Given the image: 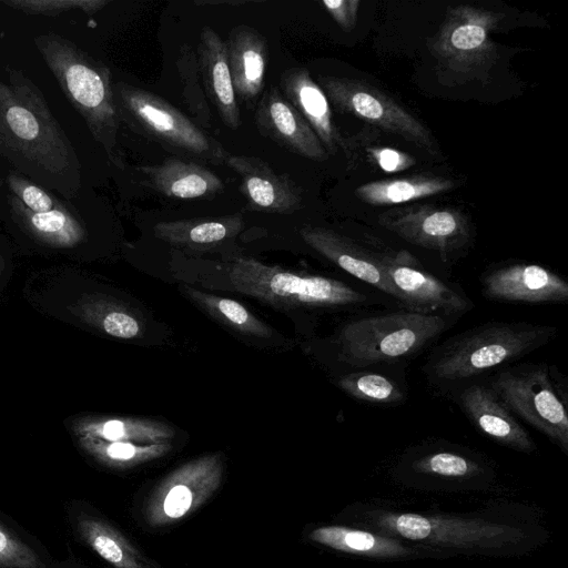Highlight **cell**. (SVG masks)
I'll use <instances>...</instances> for the list:
<instances>
[{
    "label": "cell",
    "instance_id": "cell-1",
    "mask_svg": "<svg viewBox=\"0 0 568 568\" xmlns=\"http://www.w3.org/2000/svg\"><path fill=\"white\" fill-rule=\"evenodd\" d=\"M0 79V155L28 180L65 199L82 185L75 149L33 81L6 67Z\"/></svg>",
    "mask_w": 568,
    "mask_h": 568
},
{
    "label": "cell",
    "instance_id": "cell-2",
    "mask_svg": "<svg viewBox=\"0 0 568 568\" xmlns=\"http://www.w3.org/2000/svg\"><path fill=\"white\" fill-rule=\"evenodd\" d=\"M556 334V327L537 323H485L436 347L424 371L435 384L462 386L535 352L549 343Z\"/></svg>",
    "mask_w": 568,
    "mask_h": 568
},
{
    "label": "cell",
    "instance_id": "cell-3",
    "mask_svg": "<svg viewBox=\"0 0 568 568\" xmlns=\"http://www.w3.org/2000/svg\"><path fill=\"white\" fill-rule=\"evenodd\" d=\"M33 41L94 140L101 144L109 159L120 165L116 150L120 119L109 68L55 32L39 34Z\"/></svg>",
    "mask_w": 568,
    "mask_h": 568
},
{
    "label": "cell",
    "instance_id": "cell-4",
    "mask_svg": "<svg viewBox=\"0 0 568 568\" xmlns=\"http://www.w3.org/2000/svg\"><path fill=\"white\" fill-rule=\"evenodd\" d=\"M452 325L450 316L402 310L345 323L336 337L338 356L355 368L410 358Z\"/></svg>",
    "mask_w": 568,
    "mask_h": 568
},
{
    "label": "cell",
    "instance_id": "cell-5",
    "mask_svg": "<svg viewBox=\"0 0 568 568\" xmlns=\"http://www.w3.org/2000/svg\"><path fill=\"white\" fill-rule=\"evenodd\" d=\"M560 372L545 363L508 365L498 369L489 386L516 416L542 433L568 454L566 382Z\"/></svg>",
    "mask_w": 568,
    "mask_h": 568
},
{
    "label": "cell",
    "instance_id": "cell-6",
    "mask_svg": "<svg viewBox=\"0 0 568 568\" xmlns=\"http://www.w3.org/2000/svg\"><path fill=\"white\" fill-rule=\"evenodd\" d=\"M234 287L275 307H355L368 296L326 276L294 273L251 257L236 258L230 268Z\"/></svg>",
    "mask_w": 568,
    "mask_h": 568
},
{
    "label": "cell",
    "instance_id": "cell-7",
    "mask_svg": "<svg viewBox=\"0 0 568 568\" xmlns=\"http://www.w3.org/2000/svg\"><path fill=\"white\" fill-rule=\"evenodd\" d=\"M368 526L381 535L465 552L497 550L523 540L524 530L480 518L372 511Z\"/></svg>",
    "mask_w": 568,
    "mask_h": 568
},
{
    "label": "cell",
    "instance_id": "cell-8",
    "mask_svg": "<svg viewBox=\"0 0 568 568\" xmlns=\"http://www.w3.org/2000/svg\"><path fill=\"white\" fill-rule=\"evenodd\" d=\"M113 93L119 119L134 131L190 156L225 161L227 155L217 141L159 95L122 82Z\"/></svg>",
    "mask_w": 568,
    "mask_h": 568
},
{
    "label": "cell",
    "instance_id": "cell-9",
    "mask_svg": "<svg viewBox=\"0 0 568 568\" xmlns=\"http://www.w3.org/2000/svg\"><path fill=\"white\" fill-rule=\"evenodd\" d=\"M223 471L220 453L194 458L175 468L151 493L144 507L146 524L173 525L197 510L219 489Z\"/></svg>",
    "mask_w": 568,
    "mask_h": 568
},
{
    "label": "cell",
    "instance_id": "cell-10",
    "mask_svg": "<svg viewBox=\"0 0 568 568\" xmlns=\"http://www.w3.org/2000/svg\"><path fill=\"white\" fill-rule=\"evenodd\" d=\"M320 82L332 103L343 113L395 134L416 145L430 149V132L415 116L377 88L354 79L321 77Z\"/></svg>",
    "mask_w": 568,
    "mask_h": 568
},
{
    "label": "cell",
    "instance_id": "cell-11",
    "mask_svg": "<svg viewBox=\"0 0 568 568\" xmlns=\"http://www.w3.org/2000/svg\"><path fill=\"white\" fill-rule=\"evenodd\" d=\"M500 17L471 6L454 8L436 34L434 54L457 72L476 71L487 65L495 54L490 31Z\"/></svg>",
    "mask_w": 568,
    "mask_h": 568
},
{
    "label": "cell",
    "instance_id": "cell-12",
    "mask_svg": "<svg viewBox=\"0 0 568 568\" xmlns=\"http://www.w3.org/2000/svg\"><path fill=\"white\" fill-rule=\"evenodd\" d=\"M382 265L407 311L453 317L474 307L463 292L424 271L408 252L382 255Z\"/></svg>",
    "mask_w": 568,
    "mask_h": 568
},
{
    "label": "cell",
    "instance_id": "cell-13",
    "mask_svg": "<svg viewBox=\"0 0 568 568\" xmlns=\"http://www.w3.org/2000/svg\"><path fill=\"white\" fill-rule=\"evenodd\" d=\"M378 222L406 242L442 255L464 247L470 240L467 217L453 207L414 205L394 209L383 213Z\"/></svg>",
    "mask_w": 568,
    "mask_h": 568
},
{
    "label": "cell",
    "instance_id": "cell-14",
    "mask_svg": "<svg viewBox=\"0 0 568 568\" xmlns=\"http://www.w3.org/2000/svg\"><path fill=\"white\" fill-rule=\"evenodd\" d=\"M483 294L496 302L559 304L568 301V283L541 265L505 264L481 275Z\"/></svg>",
    "mask_w": 568,
    "mask_h": 568
},
{
    "label": "cell",
    "instance_id": "cell-15",
    "mask_svg": "<svg viewBox=\"0 0 568 568\" xmlns=\"http://www.w3.org/2000/svg\"><path fill=\"white\" fill-rule=\"evenodd\" d=\"M456 402L469 422L491 440L523 453L536 449L528 432L488 384L470 382L462 385Z\"/></svg>",
    "mask_w": 568,
    "mask_h": 568
},
{
    "label": "cell",
    "instance_id": "cell-16",
    "mask_svg": "<svg viewBox=\"0 0 568 568\" xmlns=\"http://www.w3.org/2000/svg\"><path fill=\"white\" fill-rule=\"evenodd\" d=\"M300 234L306 244L326 260L403 305L400 294L383 268L382 255H375L328 229L306 226L301 229Z\"/></svg>",
    "mask_w": 568,
    "mask_h": 568
},
{
    "label": "cell",
    "instance_id": "cell-17",
    "mask_svg": "<svg viewBox=\"0 0 568 568\" xmlns=\"http://www.w3.org/2000/svg\"><path fill=\"white\" fill-rule=\"evenodd\" d=\"M255 120L261 134L286 150L315 161L327 158L312 128L276 88L262 97Z\"/></svg>",
    "mask_w": 568,
    "mask_h": 568
},
{
    "label": "cell",
    "instance_id": "cell-18",
    "mask_svg": "<svg viewBox=\"0 0 568 568\" xmlns=\"http://www.w3.org/2000/svg\"><path fill=\"white\" fill-rule=\"evenodd\" d=\"M241 181V191L256 210L291 214L302 205L301 189L255 156L227 155L224 161Z\"/></svg>",
    "mask_w": 568,
    "mask_h": 568
},
{
    "label": "cell",
    "instance_id": "cell-19",
    "mask_svg": "<svg viewBox=\"0 0 568 568\" xmlns=\"http://www.w3.org/2000/svg\"><path fill=\"white\" fill-rule=\"evenodd\" d=\"M281 88L285 99L312 128L326 152L334 154L337 149H343L344 139L334 124L327 97L306 69L285 71Z\"/></svg>",
    "mask_w": 568,
    "mask_h": 568
},
{
    "label": "cell",
    "instance_id": "cell-20",
    "mask_svg": "<svg viewBox=\"0 0 568 568\" xmlns=\"http://www.w3.org/2000/svg\"><path fill=\"white\" fill-rule=\"evenodd\" d=\"M197 62L204 89L223 123L232 130L240 125V110L229 68L225 42L206 27L197 45Z\"/></svg>",
    "mask_w": 568,
    "mask_h": 568
},
{
    "label": "cell",
    "instance_id": "cell-21",
    "mask_svg": "<svg viewBox=\"0 0 568 568\" xmlns=\"http://www.w3.org/2000/svg\"><path fill=\"white\" fill-rule=\"evenodd\" d=\"M225 47L235 94L247 102L255 100L264 87V38L251 27L239 26L230 32Z\"/></svg>",
    "mask_w": 568,
    "mask_h": 568
},
{
    "label": "cell",
    "instance_id": "cell-22",
    "mask_svg": "<svg viewBox=\"0 0 568 568\" xmlns=\"http://www.w3.org/2000/svg\"><path fill=\"white\" fill-rule=\"evenodd\" d=\"M146 183L156 192L174 199L212 196L223 190L221 179L203 165L170 158L160 164L141 166Z\"/></svg>",
    "mask_w": 568,
    "mask_h": 568
},
{
    "label": "cell",
    "instance_id": "cell-23",
    "mask_svg": "<svg viewBox=\"0 0 568 568\" xmlns=\"http://www.w3.org/2000/svg\"><path fill=\"white\" fill-rule=\"evenodd\" d=\"M13 219L39 242L53 247H73L84 240L82 223L60 202L53 210L36 213L14 195L9 196Z\"/></svg>",
    "mask_w": 568,
    "mask_h": 568
},
{
    "label": "cell",
    "instance_id": "cell-24",
    "mask_svg": "<svg viewBox=\"0 0 568 568\" xmlns=\"http://www.w3.org/2000/svg\"><path fill=\"white\" fill-rule=\"evenodd\" d=\"M79 437L136 444L168 443L174 429L160 420L136 417L85 416L72 423Z\"/></svg>",
    "mask_w": 568,
    "mask_h": 568
},
{
    "label": "cell",
    "instance_id": "cell-25",
    "mask_svg": "<svg viewBox=\"0 0 568 568\" xmlns=\"http://www.w3.org/2000/svg\"><path fill=\"white\" fill-rule=\"evenodd\" d=\"M83 541L114 568H160L108 521L88 514L77 517Z\"/></svg>",
    "mask_w": 568,
    "mask_h": 568
},
{
    "label": "cell",
    "instance_id": "cell-26",
    "mask_svg": "<svg viewBox=\"0 0 568 568\" xmlns=\"http://www.w3.org/2000/svg\"><path fill=\"white\" fill-rule=\"evenodd\" d=\"M308 539L341 552L373 558H407L414 554L397 538L343 526L318 527L310 532Z\"/></svg>",
    "mask_w": 568,
    "mask_h": 568
},
{
    "label": "cell",
    "instance_id": "cell-27",
    "mask_svg": "<svg viewBox=\"0 0 568 568\" xmlns=\"http://www.w3.org/2000/svg\"><path fill=\"white\" fill-rule=\"evenodd\" d=\"M454 185V181L445 176L422 173L368 182L359 185L355 195L369 205H394L438 195Z\"/></svg>",
    "mask_w": 568,
    "mask_h": 568
},
{
    "label": "cell",
    "instance_id": "cell-28",
    "mask_svg": "<svg viewBox=\"0 0 568 568\" xmlns=\"http://www.w3.org/2000/svg\"><path fill=\"white\" fill-rule=\"evenodd\" d=\"M242 226L241 215L199 217L158 223L154 234L174 245L200 248L235 236Z\"/></svg>",
    "mask_w": 568,
    "mask_h": 568
},
{
    "label": "cell",
    "instance_id": "cell-29",
    "mask_svg": "<svg viewBox=\"0 0 568 568\" xmlns=\"http://www.w3.org/2000/svg\"><path fill=\"white\" fill-rule=\"evenodd\" d=\"M70 310L87 324L112 337L131 339L142 334L140 320L126 306L103 295H83Z\"/></svg>",
    "mask_w": 568,
    "mask_h": 568
},
{
    "label": "cell",
    "instance_id": "cell-30",
    "mask_svg": "<svg viewBox=\"0 0 568 568\" xmlns=\"http://www.w3.org/2000/svg\"><path fill=\"white\" fill-rule=\"evenodd\" d=\"M79 446L94 460L110 468H132L161 458L172 449L170 443L136 444L79 437Z\"/></svg>",
    "mask_w": 568,
    "mask_h": 568
},
{
    "label": "cell",
    "instance_id": "cell-31",
    "mask_svg": "<svg viewBox=\"0 0 568 568\" xmlns=\"http://www.w3.org/2000/svg\"><path fill=\"white\" fill-rule=\"evenodd\" d=\"M185 293L212 317L242 334L258 338H270L273 335L271 327L237 301L190 287H185Z\"/></svg>",
    "mask_w": 568,
    "mask_h": 568
},
{
    "label": "cell",
    "instance_id": "cell-32",
    "mask_svg": "<svg viewBox=\"0 0 568 568\" xmlns=\"http://www.w3.org/2000/svg\"><path fill=\"white\" fill-rule=\"evenodd\" d=\"M337 386L348 396L378 406H394L406 398L405 388L382 373L359 369L337 378Z\"/></svg>",
    "mask_w": 568,
    "mask_h": 568
},
{
    "label": "cell",
    "instance_id": "cell-33",
    "mask_svg": "<svg viewBox=\"0 0 568 568\" xmlns=\"http://www.w3.org/2000/svg\"><path fill=\"white\" fill-rule=\"evenodd\" d=\"M409 467L419 475L450 479L471 478L484 473L478 462L462 453L447 449H437L415 457L410 460Z\"/></svg>",
    "mask_w": 568,
    "mask_h": 568
},
{
    "label": "cell",
    "instance_id": "cell-34",
    "mask_svg": "<svg viewBox=\"0 0 568 568\" xmlns=\"http://www.w3.org/2000/svg\"><path fill=\"white\" fill-rule=\"evenodd\" d=\"M176 67L183 83L182 95L185 104L202 125L209 126L211 111L200 82L197 55L187 44L180 49Z\"/></svg>",
    "mask_w": 568,
    "mask_h": 568
},
{
    "label": "cell",
    "instance_id": "cell-35",
    "mask_svg": "<svg viewBox=\"0 0 568 568\" xmlns=\"http://www.w3.org/2000/svg\"><path fill=\"white\" fill-rule=\"evenodd\" d=\"M2 3L32 16L57 17L63 12L79 9L92 16L105 7L108 0H2Z\"/></svg>",
    "mask_w": 568,
    "mask_h": 568
},
{
    "label": "cell",
    "instance_id": "cell-36",
    "mask_svg": "<svg viewBox=\"0 0 568 568\" xmlns=\"http://www.w3.org/2000/svg\"><path fill=\"white\" fill-rule=\"evenodd\" d=\"M0 568H45L39 554L0 523Z\"/></svg>",
    "mask_w": 568,
    "mask_h": 568
},
{
    "label": "cell",
    "instance_id": "cell-37",
    "mask_svg": "<svg viewBox=\"0 0 568 568\" xmlns=\"http://www.w3.org/2000/svg\"><path fill=\"white\" fill-rule=\"evenodd\" d=\"M7 183L12 195H14L32 212H49L61 202L48 190L39 186L20 173H9L7 176Z\"/></svg>",
    "mask_w": 568,
    "mask_h": 568
},
{
    "label": "cell",
    "instance_id": "cell-38",
    "mask_svg": "<svg viewBox=\"0 0 568 568\" xmlns=\"http://www.w3.org/2000/svg\"><path fill=\"white\" fill-rule=\"evenodd\" d=\"M365 154L373 165L387 173L403 171L416 164L412 155L387 146L366 148Z\"/></svg>",
    "mask_w": 568,
    "mask_h": 568
},
{
    "label": "cell",
    "instance_id": "cell-39",
    "mask_svg": "<svg viewBox=\"0 0 568 568\" xmlns=\"http://www.w3.org/2000/svg\"><path fill=\"white\" fill-rule=\"evenodd\" d=\"M321 3L343 31L349 32L355 28L359 0H324Z\"/></svg>",
    "mask_w": 568,
    "mask_h": 568
}]
</instances>
